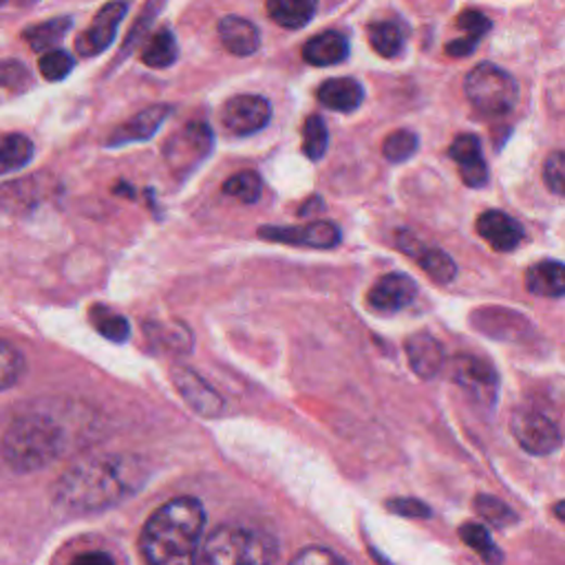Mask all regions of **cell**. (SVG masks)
Masks as SVG:
<instances>
[{"instance_id":"1","label":"cell","mask_w":565,"mask_h":565,"mask_svg":"<svg viewBox=\"0 0 565 565\" xmlns=\"http://www.w3.org/2000/svg\"><path fill=\"white\" fill-rule=\"evenodd\" d=\"M149 471L131 455H102L76 464L53 486V501L69 513H102L133 497Z\"/></svg>"},{"instance_id":"2","label":"cell","mask_w":565,"mask_h":565,"mask_svg":"<svg viewBox=\"0 0 565 565\" xmlns=\"http://www.w3.org/2000/svg\"><path fill=\"white\" fill-rule=\"evenodd\" d=\"M206 511L195 497H177L157 509L140 537V550L149 563H193L200 552Z\"/></svg>"},{"instance_id":"3","label":"cell","mask_w":565,"mask_h":565,"mask_svg":"<svg viewBox=\"0 0 565 565\" xmlns=\"http://www.w3.org/2000/svg\"><path fill=\"white\" fill-rule=\"evenodd\" d=\"M67 447L65 431L44 413H27L5 431L3 458L16 473H31L51 464Z\"/></svg>"},{"instance_id":"4","label":"cell","mask_w":565,"mask_h":565,"mask_svg":"<svg viewBox=\"0 0 565 565\" xmlns=\"http://www.w3.org/2000/svg\"><path fill=\"white\" fill-rule=\"evenodd\" d=\"M277 543L259 532L245 528H217L200 548L197 563L232 565V563H270L277 561Z\"/></svg>"},{"instance_id":"5","label":"cell","mask_w":565,"mask_h":565,"mask_svg":"<svg viewBox=\"0 0 565 565\" xmlns=\"http://www.w3.org/2000/svg\"><path fill=\"white\" fill-rule=\"evenodd\" d=\"M464 91L468 102L488 117H501L515 108L519 98V87L515 78L499 69L490 62L477 65L464 80Z\"/></svg>"},{"instance_id":"6","label":"cell","mask_w":565,"mask_h":565,"mask_svg":"<svg viewBox=\"0 0 565 565\" xmlns=\"http://www.w3.org/2000/svg\"><path fill=\"white\" fill-rule=\"evenodd\" d=\"M511 431L519 447L530 455H550L561 447V433L556 424L528 407L515 409L511 418Z\"/></svg>"},{"instance_id":"7","label":"cell","mask_w":565,"mask_h":565,"mask_svg":"<svg viewBox=\"0 0 565 565\" xmlns=\"http://www.w3.org/2000/svg\"><path fill=\"white\" fill-rule=\"evenodd\" d=\"M213 151V131L204 121H191L185 124V129L177 136H172L164 149L168 166L183 175L191 172L200 162L208 157Z\"/></svg>"},{"instance_id":"8","label":"cell","mask_w":565,"mask_h":565,"mask_svg":"<svg viewBox=\"0 0 565 565\" xmlns=\"http://www.w3.org/2000/svg\"><path fill=\"white\" fill-rule=\"evenodd\" d=\"M272 106L261 95H236L230 98L221 108V124L228 133L245 138L255 136L268 127Z\"/></svg>"},{"instance_id":"9","label":"cell","mask_w":565,"mask_h":565,"mask_svg":"<svg viewBox=\"0 0 565 565\" xmlns=\"http://www.w3.org/2000/svg\"><path fill=\"white\" fill-rule=\"evenodd\" d=\"M451 375H453V381L464 391H468L477 402H481V405L495 402L499 378L490 362H486L477 356L460 354L451 360Z\"/></svg>"},{"instance_id":"10","label":"cell","mask_w":565,"mask_h":565,"mask_svg":"<svg viewBox=\"0 0 565 565\" xmlns=\"http://www.w3.org/2000/svg\"><path fill=\"white\" fill-rule=\"evenodd\" d=\"M131 3L127 0H113V3H106L93 18L91 27L78 36L76 40V49L80 55L85 57H93L100 55L102 51H106L117 34L119 23L127 16Z\"/></svg>"},{"instance_id":"11","label":"cell","mask_w":565,"mask_h":565,"mask_svg":"<svg viewBox=\"0 0 565 565\" xmlns=\"http://www.w3.org/2000/svg\"><path fill=\"white\" fill-rule=\"evenodd\" d=\"M172 381L181 398L195 413L204 418H217L223 411L221 396L193 369H185V367L172 369Z\"/></svg>"},{"instance_id":"12","label":"cell","mask_w":565,"mask_h":565,"mask_svg":"<svg viewBox=\"0 0 565 565\" xmlns=\"http://www.w3.org/2000/svg\"><path fill=\"white\" fill-rule=\"evenodd\" d=\"M261 239L268 241H279L287 245H309L319 249H332L341 243V230L332 221H317L303 228H261L259 230Z\"/></svg>"},{"instance_id":"13","label":"cell","mask_w":565,"mask_h":565,"mask_svg":"<svg viewBox=\"0 0 565 565\" xmlns=\"http://www.w3.org/2000/svg\"><path fill=\"white\" fill-rule=\"evenodd\" d=\"M418 287L407 274L394 272L383 277L369 292V305L381 313H396L415 300Z\"/></svg>"},{"instance_id":"14","label":"cell","mask_w":565,"mask_h":565,"mask_svg":"<svg viewBox=\"0 0 565 565\" xmlns=\"http://www.w3.org/2000/svg\"><path fill=\"white\" fill-rule=\"evenodd\" d=\"M479 236L497 253H513L524 241V226L501 210H488L477 219Z\"/></svg>"},{"instance_id":"15","label":"cell","mask_w":565,"mask_h":565,"mask_svg":"<svg viewBox=\"0 0 565 565\" xmlns=\"http://www.w3.org/2000/svg\"><path fill=\"white\" fill-rule=\"evenodd\" d=\"M398 245L405 255L413 257L420 268L435 281V283H451L458 274V266L455 261L442 253V249H433L422 245L420 241H415L409 232H402L398 236Z\"/></svg>"},{"instance_id":"16","label":"cell","mask_w":565,"mask_h":565,"mask_svg":"<svg viewBox=\"0 0 565 565\" xmlns=\"http://www.w3.org/2000/svg\"><path fill=\"white\" fill-rule=\"evenodd\" d=\"M168 115H170V106L168 104H155V106L144 108L142 113H138L129 121H124L119 129H115L108 136L106 146H124V144L151 140L159 131V127H162L164 119Z\"/></svg>"},{"instance_id":"17","label":"cell","mask_w":565,"mask_h":565,"mask_svg":"<svg viewBox=\"0 0 565 565\" xmlns=\"http://www.w3.org/2000/svg\"><path fill=\"white\" fill-rule=\"evenodd\" d=\"M449 155L458 164L460 175L466 185L481 188L488 183V166L484 162L481 142L477 136H471V133L458 136L449 149Z\"/></svg>"},{"instance_id":"18","label":"cell","mask_w":565,"mask_h":565,"mask_svg":"<svg viewBox=\"0 0 565 565\" xmlns=\"http://www.w3.org/2000/svg\"><path fill=\"white\" fill-rule=\"evenodd\" d=\"M407 356L411 369L420 375V378L428 381L442 371L445 367V347L439 345L431 334L418 332L407 341Z\"/></svg>"},{"instance_id":"19","label":"cell","mask_w":565,"mask_h":565,"mask_svg":"<svg viewBox=\"0 0 565 565\" xmlns=\"http://www.w3.org/2000/svg\"><path fill=\"white\" fill-rule=\"evenodd\" d=\"M349 55V40L341 31H323L313 36L303 47V57L313 67L341 65Z\"/></svg>"},{"instance_id":"20","label":"cell","mask_w":565,"mask_h":565,"mask_svg":"<svg viewBox=\"0 0 565 565\" xmlns=\"http://www.w3.org/2000/svg\"><path fill=\"white\" fill-rule=\"evenodd\" d=\"M219 38L221 44L232 55H253L261 47V34L255 23H249L241 16H226L219 23Z\"/></svg>"},{"instance_id":"21","label":"cell","mask_w":565,"mask_h":565,"mask_svg":"<svg viewBox=\"0 0 565 565\" xmlns=\"http://www.w3.org/2000/svg\"><path fill=\"white\" fill-rule=\"evenodd\" d=\"M317 98L330 111L351 113L362 104L364 89L354 78H334V80H328L319 87Z\"/></svg>"},{"instance_id":"22","label":"cell","mask_w":565,"mask_h":565,"mask_svg":"<svg viewBox=\"0 0 565 565\" xmlns=\"http://www.w3.org/2000/svg\"><path fill=\"white\" fill-rule=\"evenodd\" d=\"M526 287L530 294L541 298L565 296V264L539 261L526 270Z\"/></svg>"},{"instance_id":"23","label":"cell","mask_w":565,"mask_h":565,"mask_svg":"<svg viewBox=\"0 0 565 565\" xmlns=\"http://www.w3.org/2000/svg\"><path fill=\"white\" fill-rule=\"evenodd\" d=\"M319 0H268L270 18L285 29H300L317 16Z\"/></svg>"},{"instance_id":"24","label":"cell","mask_w":565,"mask_h":565,"mask_svg":"<svg viewBox=\"0 0 565 565\" xmlns=\"http://www.w3.org/2000/svg\"><path fill=\"white\" fill-rule=\"evenodd\" d=\"M74 21L62 16V18H51V21H44V23H38V25H31L23 38L25 42L29 44L31 51L36 53H42V51H51L57 42H62V38L67 36V31L72 29Z\"/></svg>"},{"instance_id":"25","label":"cell","mask_w":565,"mask_h":565,"mask_svg":"<svg viewBox=\"0 0 565 565\" xmlns=\"http://www.w3.org/2000/svg\"><path fill=\"white\" fill-rule=\"evenodd\" d=\"M179 55V47L177 40L172 36L170 29H159L149 44L142 51V62L151 69H166L170 65H175V60Z\"/></svg>"},{"instance_id":"26","label":"cell","mask_w":565,"mask_h":565,"mask_svg":"<svg viewBox=\"0 0 565 565\" xmlns=\"http://www.w3.org/2000/svg\"><path fill=\"white\" fill-rule=\"evenodd\" d=\"M369 42L373 51L383 57H396L402 53L405 47V36L398 25L389 21H375L369 25Z\"/></svg>"},{"instance_id":"27","label":"cell","mask_w":565,"mask_h":565,"mask_svg":"<svg viewBox=\"0 0 565 565\" xmlns=\"http://www.w3.org/2000/svg\"><path fill=\"white\" fill-rule=\"evenodd\" d=\"M34 157V144L25 136H5L3 144H0V170L3 175H10L23 166L29 164Z\"/></svg>"},{"instance_id":"28","label":"cell","mask_w":565,"mask_h":565,"mask_svg":"<svg viewBox=\"0 0 565 565\" xmlns=\"http://www.w3.org/2000/svg\"><path fill=\"white\" fill-rule=\"evenodd\" d=\"M91 323L104 338H108L113 343H124L131 334L129 321L124 319L121 313H115L113 309L102 307V305H95L91 309Z\"/></svg>"},{"instance_id":"29","label":"cell","mask_w":565,"mask_h":565,"mask_svg":"<svg viewBox=\"0 0 565 565\" xmlns=\"http://www.w3.org/2000/svg\"><path fill=\"white\" fill-rule=\"evenodd\" d=\"M473 506H475L477 515L495 528H509V526H515L519 522L511 506H506L504 501L497 499V497H490V495H477L475 501H473Z\"/></svg>"},{"instance_id":"30","label":"cell","mask_w":565,"mask_h":565,"mask_svg":"<svg viewBox=\"0 0 565 565\" xmlns=\"http://www.w3.org/2000/svg\"><path fill=\"white\" fill-rule=\"evenodd\" d=\"M223 193L243 204H255L264 193V181L255 170H243L223 183Z\"/></svg>"},{"instance_id":"31","label":"cell","mask_w":565,"mask_h":565,"mask_svg":"<svg viewBox=\"0 0 565 565\" xmlns=\"http://www.w3.org/2000/svg\"><path fill=\"white\" fill-rule=\"evenodd\" d=\"M328 142H330V133H328L323 117L309 115L303 127V153L311 162H319L328 151Z\"/></svg>"},{"instance_id":"32","label":"cell","mask_w":565,"mask_h":565,"mask_svg":"<svg viewBox=\"0 0 565 565\" xmlns=\"http://www.w3.org/2000/svg\"><path fill=\"white\" fill-rule=\"evenodd\" d=\"M460 537H462V541H464L468 548H473L484 561H488V563L504 561V554L499 552L497 543L492 541L490 532H488L484 526H479V524H464V526L460 528Z\"/></svg>"},{"instance_id":"33","label":"cell","mask_w":565,"mask_h":565,"mask_svg":"<svg viewBox=\"0 0 565 565\" xmlns=\"http://www.w3.org/2000/svg\"><path fill=\"white\" fill-rule=\"evenodd\" d=\"M74 67H76L74 57H72L67 51H62V49H51V51H47V53L40 57V65H38L42 78L49 80V82L65 80V78L74 72Z\"/></svg>"},{"instance_id":"34","label":"cell","mask_w":565,"mask_h":565,"mask_svg":"<svg viewBox=\"0 0 565 565\" xmlns=\"http://www.w3.org/2000/svg\"><path fill=\"white\" fill-rule=\"evenodd\" d=\"M418 146H420V140L413 131H396L391 133L385 144H383V155L385 159L394 162V164H400V162H407L411 159L415 153H418Z\"/></svg>"},{"instance_id":"35","label":"cell","mask_w":565,"mask_h":565,"mask_svg":"<svg viewBox=\"0 0 565 565\" xmlns=\"http://www.w3.org/2000/svg\"><path fill=\"white\" fill-rule=\"evenodd\" d=\"M0 349H3V354H0V375H3V378H0V385H3V389L8 391L23 375L25 362H23L21 351L12 349L10 343H3V347Z\"/></svg>"},{"instance_id":"36","label":"cell","mask_w":565,"mask_h":565,"mask_svg":"<svg viewBox=\"0 0 565 565\" xmlns=\"http://www.w3.org/2000/svg\"><path fill=\"white\" fill-rule=\"evenodd\" d=\"M543 181L558 197H565V153H552L543 164Z\"/></svg>"},{"instance_id":"37","label":"cell","mask_w":565,"mask_h":565,"mask_svg":"<svg viewBox=\"0 0 565 565\" xmlns=\"http://www.w3.org/2000/svg\"><path fill=\"white\" fill-rule=\"evenodd\" d=\"M0 76H3V87L10 89V91L21 93V91H27L31 87V74L18 60H5Z\"/></svg>"},{"instance_id":"38","label":"cell","mask_w":565,"mask_h":565,"mask_svg":"<svg viewBox=\"0 0 565 565\" xmlns=\"http://www.w3.org/2000/svg\"><path fill=\"white\" fill-rule=\"evenodd\" d=\"M458 27L462 31H466L468 38L473 40H481L488 31H490V21L481 14V12H475V10H466L464 14H460L458 18Z\"/></svg>"},{"instance_id":"39","label":"cell","mask_w":565,"mask_h":565,"mask_svg":"<svg viewBox=\"0 0 565 565\" xmlns=\"http://www.w3.org/2000/svg\"><path fill=\"white\" fill-rule=\"evenodd\" d=\"M387 509L400 517H411V519L431 517V509L418 499H391L387 501Z\"/></svg>"},{"instance_id":"40","label":"cell","mask_w":565,"mask_h":565,"mask_svg":"<svg viewBox=\"0 0 565 565\" xmlns=\"http://www.w3.org/2000/svg\"><path fill=\"white\" fill-rule=\"evenodd\" d=\"M294 563H341V556H336L334 552H330L328 548H307L300 554L294 556Z\"/></svg>"},{"instance_id":"41","label":"cell","mask_w":565,"mask_h":565,"mask_svg":"<svg viewBox=\"0 0 565 565\" xmlns=\"http://www.w3.org/2000/svg\"><path fill=\"white\" fill-rule=\"evenodd\" d=\"M477 44H479L477 40L464 36V38H460V40L449 42V44H447V53L453 55V57H464V55H471V53L477 49Z\"/></svg>"},{"instance_id":"42","label":"cell","mask_w":565,"mask_h":565,"mask_svg":"<svg viewBox=\"0 0 565 565\" xmlns=\"http://www.w3.org/2000/svg\"><path fill=\"white\" fill-rule=\"evenodd\" d=\"M74 563H113V558L104 552H93V554H80L74 558Z\"/></svg>"},{"instance_id":"43","label":"cell","mask_w":565,"mask_h":565,"mask_svg":"<svg viewBox=\"0 0 565 565\" xmlns=\"http://www.w3.org/2000/svg\"><path fill=\"white\" fill-rule=\"evenodd\" d=\"M313 208H323V202H321L319 197L309 200V202H307V204L300 208V213H298V215H300V217H307V215H311V210H313Z\"/></svg>"},{"instance_id":"44","label":"cell","mask_w":565,"mask_h":565,"mask_svg":"<svg viewBox=\"0 0 565 565\" xmlns=\"http://www.w3.org/2000/svg\"><path fill=\"white\" fill-rule=\"evenodd\" d=\"M552 511H554V517H556V519L565 522V501H558V504H556Z\"/></svg>"}]
</instances>
